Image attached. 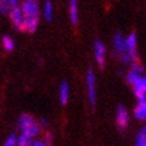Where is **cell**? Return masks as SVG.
Segmentation results:
<instances>
[{
  "mask_svg": "<svg viewBox=\"0 0 146 146\" xmlns=\"http://www.w3.org/2000/svg\"><path fill=\"white\" fill-rule=\"evenodd\" d=\"M16 139H18V137H16L15 134H11V135H8L7 139H5L4 146H16Z\"/></svg>",
  "mask_w": 146,
  "mask_h": 146,
  "instance_id": "cell-19",
  "label": "cell"
},
{
  "mask_svg": "<svg viewBox=\"0 0 146 146\" xmlns=\"http://www.w3.org/2000/svg\"><path fill=\"white\" fill-rule=\"evenodd\" d=\"M68 99H70V86L64 80L60 83V87H59V101L62 105H67Z\"/></svg>",
  "mask_w": 146,
  "mask_h": 146,
  "instance_id": "cell-12",
  "label": "cell"
},
{
  "mask_svg": "<svg viewBox=\"0 0 146 146\" xmlns=\"http://www.w3.org/2000/svg\"><path fill=\"white\" fill-rule=\"evenodd\" d=\"M86 90H87L90 105L95 106V103H97V78H95L93 68H89L87 74H86Z\"/></svg>",
  "mask_w": 146,
  "mask_h": 146,
  "instance_id": "cell-2",
  "label": "cell"
},
{
  "mask_svg": "<svg viewBox=\"0 0 146 146\" xmlns=\"http://www.w3.org/2000/svg\"><path fill=\"white\" fill-rule=\"evenodd\" d=\"M32 146H46V143L43 141H34L32 142Z\"/></svg>",
  "mask_w": 146,
  "mask_h": 146,
  "instance_id": "cell-21",
  "label": "cell"
},
{
  "mask_svg": "<svg viewBox=\"0 0 146 146\" xmlns=\"http://www.w3.org/2000/svg\"><path fill=\"white\" fill-rule=\"evenodd\" d=\"M115 122H117V127L121 131H123L125 129L130 123V115L129 111L126 110V107L119 105L117 107V115H115Z\"/></svg>",
  "mask_w": 146,
  "mask_h": 146,
  "instance_id": "cell-6",
  "label": "cell"
},
{
  "mask_svg": "<svg viewBox=\"0 0 146 146\" xmlns=\"http://www.w3.org/2000/svg\"><path fill=\"white\" fill-rule=\"evenodd\" d=\"M0 1H5V0H0Z\"/></svg>",
  "mask_w": 146,
  "mask_h": 146,
  "instance_id": "cell-22",
  "label": "cell"
},
{
  "mask_svg": "<svg viewBox=\"0 0 146 146\" xmlns=\"http://www.w3.org/2000/svg\"><path fill=\"white\" fill-rule=\"evenodd\" d=\"M68 12H70L71 23L76 26L78 24V0H68Z\"/></svg>",
  "mask_w": 146,
  "mask_h": 146,
  "instance_id": "cell-13",
  "label": "cell"
},
{
  "mask_svg": "<svg viewBox=\"0 0 146 146\" xmlns=\"http://www.w3.org/2000/svg\"><path fill=\"white\" fill-rule=\"evenodd\" d=\"M19 130L23 135L34 139L35 137H38L40 133V126L38 123V121L30 114H22L19 117L18 121Z\"/></svg>",
  "mask_w": 146,
  "mask_h": 146,
  "instance_id": "cell-1",
  "label": "cell"
},
{
  "mask_svg": "<svg viewBox=\"0 0 146 146\" xmlns=\"http://www.w3.org/2000/svg\"><path fill=\"white\" fill-rule=\"evenodd\" d=\"M125 44H126V52H127L129 58L131 63L137 62L138 59V40H137V35L131 32L125 38Z\"/></svg>",
  "mask_w": 146,
  "mask_h": 146,
  "instance_id": "cell-4",
  "label": "cell"
},
{
  "mask_svg": "<svg viewBox=\"0 0 146 146\" xmlns=\"http://www.w3.org/2000/svg\"><path fill=\"white\" fill-rule=\"evenodd\" d=\"M7 15L9 16V20H11V23L13 24V27H15L16 30H19V31H23L24 15H23V12H22V8H20V5L11 8V9L8 11V13H7Z\"/></svg>",
  "mask_w": 146,
  "mask_h": 146,
  "instance_id": "cell-7",
  "label": "cell"
},
{
  "mask_svg": "<svg viewBox=\"0 0 146 146\" xmlns=\"http://www.w3.org/2000/svg\"><path fill=\"white\" fill-rule=\"evenodd\" d=\"M43 16L46 20H51L54 16V5L51 3V0H46L44 5H43Z\"/></svg>",
  "mask_w": 146,
  "mask_h": 146,
  "instance_id": "cell-14",
  "label": "cell"
},
{
  "mask_svg": "<svg viewBox=\"0 0 146 146\" xmlns=\"http://www.w3.org/2000/svg\"><path fill=\"white\" fill-rule=\"evenodd\" d=\"M94 56L97 60V64L101 68H103L105 63H106V47L99 39L94 42Z\"/></svg>",
  "mask_w": 146,
  "mask_h": 146,
  "instance_id": "cell-8",
  "label": "cell"
},
{
  "mask_svg": "<svg viewBox=\"0 0 146 146\" xmlns=\"http://www.w3.org/2000/svg\"><path fill=\"white\" fill-rule=\"evenodd\" d=\"M134 117L141 122H146V99L138 101L137 106L134 109Z\"/></svg>",
  "mask_w": 146,
  "mask_h": 146,
  "instance_id": "cell-10",
  "label": "cell"
},
{
  "mask_svg": "<svg viewBox=\"0 0 146 146\" xmlns=\"http://www.w3.org/2000/svg\"><path fill=\"white\" fill-rule=\"evenodd\" d=\"M135 146H146V126H143L138 131L135 137Z\"/></svg>",
  "mask_w": 146,
  "mask_h": 146,
  "instance_id": "cell-16",
  "label": "cell"
},
{
  "mask_svg": "<svg viewBox=\"0 0 146 146\" xmlns=\"http://www.w3.org/2000/svg\"><path fill=\"white\" fill-rule=\"evenodd\" d=\"M133 91L135 94L138 101H142V99H146V75H141L133 84Z\"/></svg>",
  "mask_w": 146,
  "mask_h": 146,
  "instance_id": "cell-9",
  "label": "cell"
},
{
  "mask_svg": "<svg viewBox=\"0 0 146 146\" xmlns=\"http://www.w3.org/2000/svg\"><path fill=\"white\" fill-rule=\"evenodd\" d=\"M39 24V19L38 18H24V23H23V31L28 32V34H34L38 28Z\"/></svg>",
  "mask_w": 146,
  "mask_h": 146,
  "instance_id": "cell-11",
  "label": "cell"
},
{
  "mask_svg": "<svg viewBox=\"0 0 146 146\" xmlns=\"http://www.w3.org/2000/svg\"><path fill=\"white\" fill-rule=\"evenodd\" d=\"M113 43H114V50L117 51L118 54V56H119L121 62L125 63V64H131V60H130V58H129L127 52H126V44H125V36L119 32H117L114 35V40H113Z\"/></svg>",
  "mask_w": 146,
  "mask_h": 146,
  "instance_id": "cell-3",
  "label": "cell"
},
{
  "mask_svg": "<svg viewBox=\"0 0 146 146\" xmlns=\"http://www.w3.org/2000/svg\"><path fill=\"white\" fill-rule=\"evenodd\" d=\"M1 46H3V48H4L5 51L11 52V51L15 48V42H13V39L11 38V36L4 35L3 38H1Z\"/></svg>",
  "mask_w": 146,
  "mask_h": 146,
  "instance_id": "cell-15",
  "label": "cell"
},
{
  "mask_svg": "<svg viewBox=\"0 0 146 146\" xmlns=\"http://www.w3.org/2000/svg\"><path fill=\"white\" fill-rule=\"evenodd\" d=\"M24 18H38L39 19L40 8L36 0H24L20 5Z\"/></svg>",
  "mask_w": 146,
  "mask_h": 146,
  "instance_id": "cell-5",
  "label": "cell"
},
{
  "mask_svg": "<svg viewBox=\"0 0 146 146\" xmlns=\"http://www.w3.org/2000/svg\"><path fill=\"white\" fill-rule=\"evenodd\" d=\"M141 76V74H138V72H135V71H133V70H130L127 72V75H126V80H127V83L131 86V84L135 82V80L138 79Z\"/></svg>",
  "mask_w": 146,
  "mask_h": 146,
  "instance_id": "cell-18",
  "label": "cell"
},
{
  "mask_svg": "<svg viewBox=\"0 0 146 146\" xmlns=\"http://www.w3.org/2000/svg\"><path fill=\"white\" fill-rule=\"evenodd\" d=\"M32 142H34V139L20 134L16 139V146H32Z\"/></svg>",
  "mask_w": 146,
  "mask_h": 146,
  "instance_id": "cell-17",
  "label": "cell"
},
{
  "mask_svg": "<svg viewBox=\"0 0 146 146\" xmlns=\"http://www.w3.org/2000/svg\"><path fill=\"white\" fill-rule=\"evenodd\" d=\"M43 142L46 143V146H51V142H52V134H51V133L46 134V139Z\"/></svg>",
  "mask_w": 146,
  "mask_h": 146,
  "instance_id": "cell-20",
  "label": "cell"
}]
</instances>
